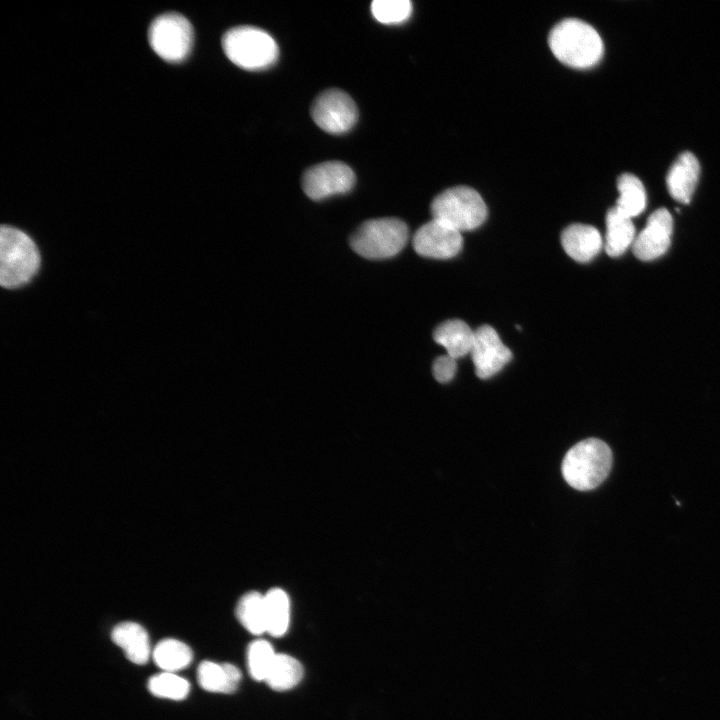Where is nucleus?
I'll return each instance as SVG.
<instances>
[{
	"instance_id": "obj_4",
	"label": "nucleus",
	"mask_w": 720,
	"mask_h": 720,
	"mask_svg": "<svg viewBox=\"0 0 720 720\" xmlns=\"http://www.w3.org/2000/svg\"><path fill=\"white\" fill-rule=\"evenodd\" d=\"M223 51L235 65L246 70H262L279 56L276 41L266 31L253 26L229 29L222 38Z\"/></svg>"
},
{
	"instance_id": "obj_1",
	"label": "nucleus",
	"mask_w": 720,
	"mask_h": 720,
	"mask_svg": "<svg viewBox=\"0 0 720 720\" xmlns=\"http://www.w3.org/2000/svg\"><path fill=\"white\" fill-rule=\"evenodd\" d=\"M548 44L559 61L579 69L597 64L604 51L598 32L588 23L575 18L557 23L549 33Z\"/></svg>"
},
{
	"instance_id": "obj_18",
	"label": "nucleus",
	"mask_w": 720,
	"mask_h": 720,
	"mask_svg": "<svg viewBox=\"0 0 720 720\" xmlns=\"http://www.w3.org/2000/svg\"><path fill=\"white\" fill-rule=\"evenodd\" d=\"M635 227L632 218L611 208L606 216V236L604 248L611 257L622 255L635 240Z\"/></svg>"
},
{
	"instance_id": "obj_14",
	"label": "nucleus",
	"mask_w": 720,
	"mask_h": 720,
	"mask_svg": "<svg viewBox=\"0 0 720 720\" xmlns=\"http://www.w3.org/2000/svg\"><path fill=\"white\" fill-rule=\"evenodd\" d=\"M561 244L568 256L575 261L589 262L600 252L603 240L595 227L575 223L563 230Z\"/></svg>"
},
{
	"instance_id": "obj_2",
	"label": "nucleus",
	"mask_w": 720,
	"mask_h": 720,
	"mask_svg": "<svg viewBox=\"0 0 720 720\" xmlns=\"http://www.w3.org/2000/svg\"><path fill=\"white\" fill-rule=\"evenodd\" d=\"M612 466V452L600 439L588 438L568 450L561 471L565 481L574 489L589 491L598 487L608 476Z\"/></svg>"
},
{
	"instance_id": "obj_3",
	"label": "nucleus",
	"mask_w": 720,
	"mask_h": 720,
	"mask_svg": "<svg viewBox=\"0 0 720 720\" xmlns=\"http://www.w3.org/2000/svg\"><path fill=\"white\" fill-rule=\"evenodd\" d=\"M40 267L39 250L22 230L2 225L0 229V283L18 288L36 275Z\"/></svg>"
},
{
	"instance_id": "obj_11",
	"label": "nucleus",
	"mask_w": 720,
	"mask_h": 720,
	"mask_svg": "<svg viewBox=\"0 0 720 720\" xmlns=\"http://www.w3.org/2000/svg\"><path fill=\"white\" fill-rule=\"evenodd\" d=\"M413 248L421 256L448 259L462 248L461 232L433 219L422 225L413 236Z\"/></svg>"
},
{
	"instance_id": "obj_20",
	"label": "nucleus",
	"mask_w": 720,
	"mask_h": 720,
	"mask_svg": "<svg viewBox=\"0 0 720 720\" xmlns=\"http://www.w3.org/2000/svg\"><path fill=\"white\" fill-rule=\"evenodd\" d=\"M155 664L164 672L175 673L189 666L193 653L188 645L176 639L159 641L152 651Z\"/></svg>"
},
{
	"instance_id": "obj_15",
	"label": "nucleus",
	"mask_w": 720,
	"mask_h": 720,
	"mask_svg": "<svg viewBox=\"0 0 720 720\" xmlns=\"http://www.w3.org/2000/svg\"><path fill=\"white\" fill-rule=\"evenodd\" d=\"M111 638L134 664L147 663L152 654L149 635L138 623L127 621L117 624L111 632Z\"/></svg>"
},
{
	"instance_id": "obj_22",
	"label": "nucleus",
	"mask_w": 720,
	"mask_h": 720,
	"mask_svg": "<svg viewBox=\"0 0 720 720\" xmlns=\"http://www.w3.org/2000/svg\"><path fill=\"white\" fill-rule=\"evenodd\" d=\"M302 677L303 667L297 659L277 653L265 682L273 690L285 691L296 686Z\"/></svg>"
},
{
	"instance_id": "obj_10",
	"label": "nucleus",
	"mask_w": 720,
	"mask_h": 720,
	"mask_svg": "<svg viewBox=\"0 0 720 720\" xmlns=\"http://www.w3.org/2000/svg\"><path fill=\"white\" fill-rule=\"evenodd\" d=\"M470 354L475 373L481 379H488L498 373L512 358L510 349L489 325H483L474 331Z\"/></svg>"
},
{
	"instance_id": "obj_17",
	"label": "nucleus",
	"mask_w": 720,
	"mask_h": 720,
	"mask_svg": "<svg viewBox=\"0 0 720 720\" xmlns=\"http://www.w3.org/2000/svg\"><path fill=\"white\" fill-rule=\"evenodd\" d=\"M433 338L446 349L447 355L457 359L470 353L474 331L464 321L451 319L436 327Z\"/></svg>"
},
{
	"instance_id": "obj_9",
	"label": "nucleus",
	"mask_w": 720,
	"mask_h": 720,
	"mask_svg": "<svg viewBox=\"0 0 720 720\" xmlns=\"http://www.w3.org/2000/svg\"><path fill=\"white\" fill-rule=\"evenodd\" d=\"M354 183L353 170L340 161H328L310 167L302 178L303 190L313 200L347 193Z\"/></svg>"
},
{
	"instance_id": "obj_16",
	"label": "nucleus",
	"mask_w": 720,
	"mask_h": 720,
	"mask_svg": "<svg viewBox=\"0 0 720 720\" xmlns=\"http://www.w3.org/2000/svg\"><path fill=\"white\" fill-rule=\"evenodd\" d=\"M199 685L206 691L231 694L235 692L241 680L240 670L230 663L203 661L197 669Z\"/></svg>"
},
{
	"instance_id": "obj_12",
	"label": "nucleus",
	"mask_w": 720,
	"mask_h": 720,
	"mask_svg": "<svg viewBox=\"0 0 720 720\" xmlns=\"http://www.w3.org/2000/svg\"><path fill=\"white\" fill-rule=\"evenodd\" d=\"M673 231V219L666 208H659L648 218L644 229L633 243L635 256L643 261L654 260L669 248Z\"/></svg>"
},
{
	"instance_id": "obj_27",
	"label": "nucleus",
	"mask_w": 720,
	"mask_h": 720,
	"mask_svg": "<svg viewBox=\"0 0 720 720\" xmlns=\"http://www.w3.org/2000/svg\"><path fill=\"white\" fill-rule=\"evenodd\" d=\"M456 359L449 355H442L435 359L432 367L433 375L438 382H449L456 373Z\"/></svg>"
},
{
	"instance_id": "obj_13",
	"label": "nucleus",
	"mask_w": 720,
	"mask_h": 720,
	"mask_svg": "<svg viewBox=\"0 0 720 720\" xmlns=\"http://www.w3.org/2000/svg\"><path fill=\"white\" fill-rule=\"evenodd\" d=\"M700 165L691 152H683L670 167L666 184L670 195L677 201L688 204L696 188Z\"/></svg>"
},
{
	"instance_id": "obj_26",
	"label": "nucleus",
	"mask_w": 720,
	"mask_h": 720,
	"mask_svg": "<svg viewBox=\"0 0 720 720\" xmlns=\"http://www.w3.org/2000/svg\"><path fill=\"white\" fill-rule=\"evenodd\" d=\"M371 12L380 23L399 24L410 17L412 3L409 0H374Z\"/></svg>"
},
{
	"instance_id": "obj_23",
	"label": "nucleus",
	"mask_w": 720,
	"mask_h": 720,
	"mask_svg": "<svg viewBox=\"0 0 720 720\" xmlns=\"http://www.w3.org/2000/svg\"><path fill=\"white\" fill-rule=\"evenodd\" d=\"M236 616L243 627L254 635L266 632L264 595L252 591L244 594L236 607Z\"/></svg>"
},
{
	"instance_id": "obj_7",
	"label": "nucleus",
	"mask_w": 720,
	"mask_h": 720,
	"mask_svg": "<svg viewBox=\"0 0 720 720\" xmlns=\"http://www.w3.org/2000/svg\"><path fill=\"white\" fill-rule=\"evenodd\" d=\"M153 51L163 60L179 63L185 60L193 45V28L189 20L175 12L157 16L148 29Z\"/></svg>"
},
{
	"instance_id": "obj_21",
	"label": "nucleus",
	"mask_w": 720,
	"mask_h": 720,
	"mask_svg": "<svg viewBox=\"0 0 720 720\" xmlns=\"http://www.w3.org/2000/svg\"><path fill=\"white\" fill-rule=\"evenodd\" d=\"M619 197L616 208L624 215L633 218L646 206V193L641 180L631 173L620 175L617 180Z\"/></svg>"
},
{
	"instance_id": "obj_19",
	"label": "nucleus",
	"mask_w": 720,
	"mask_h": 720,
	"mask_svg": "<svg viewBox=\"0 0 720 720\" xmlns=\"http://www.w3.org/2000/svg\"><path fill=\"white\" fill-rule=\"evenodd\" d=\"M266 632L273 637L283 636L290 623V601L280 588H273L264 595Z\"/></svg>"
},
{
	"instance_id": "obj_25",
	"label": "nucleus",
	"mask_w": 720,
	"mask_h": 720,
	"mask_svg": "<svg viewBox=\"0 0 720 720\" xmlns=\"http://www.w3.org/2000/svg\"><path fill=\"white\" fill-rule=\"evenodd\" d=\"M276 655L268 641L260 639L252 642L247 652V667L251 677L256 681H265Z\"/></svg>"
},
{
	"instance_id": "obj_24",
	"label": "nucleus",
	"mask_w": 720,
	"mask_h": 720,
	"mask_svg": "<svg viewBox=\"0 0 720 720\" xmlns=\"http://www.w3.org/2000/svg\"><path fill=\"white\" fill-rule=\"evenodd\" d=\"M147 687L154 696L171 700H183L190 691L189 682L171 672H162L150 677Z\"/></svg>"
},
{
	"instance_id": "obj_5",
	"label": "nucleus",
	"mask_w": 720,
	"mask_h": 720,
	"mask_svg": "<svg viewBox=\"0 0 720 720\" xmlns=\"http://www.w3.org/2000/svg\"><path fill=\"white\" fill-rule=\"evenodd\" d=\"M409 230L397 218L372 219L362 223L350 238L351 248L370 260H381L397 255L406 245Z\"/></svg>"
},
{
	"instance_id": "obj_8",
	"label": "nucleus",
	"mask_w": 720,
	"mask_h": 720,
	"mask_svg": "<svg viewBox=\"0 0 720 720\" xmlns=\"http://www.w3.org/2000/svg\"><path fill=\"white\" fill-rule=\"evenodd\" d=\"M311 116L322 130L331 134H342L354 126L358 111L347 93L339 89H329L314 100Z\"/></svg>"
},
{
	"instance_id": "obj_6",
	"label": "nucleus",
	"mask_w": 720,
	"mask_h": 720,
	"mask_svg": "<svg viewBox=\"0 0 720 720\" xmlns=\"http://www.w3.org/2000/svg\"><path fill=\"white\" fill-rule=\"evenodd\" d=\"M431 213L433 219L462 232L481 226L487 217V207L475 189L455 186L434 198Z\"/></svg>"
}]
</instances>
